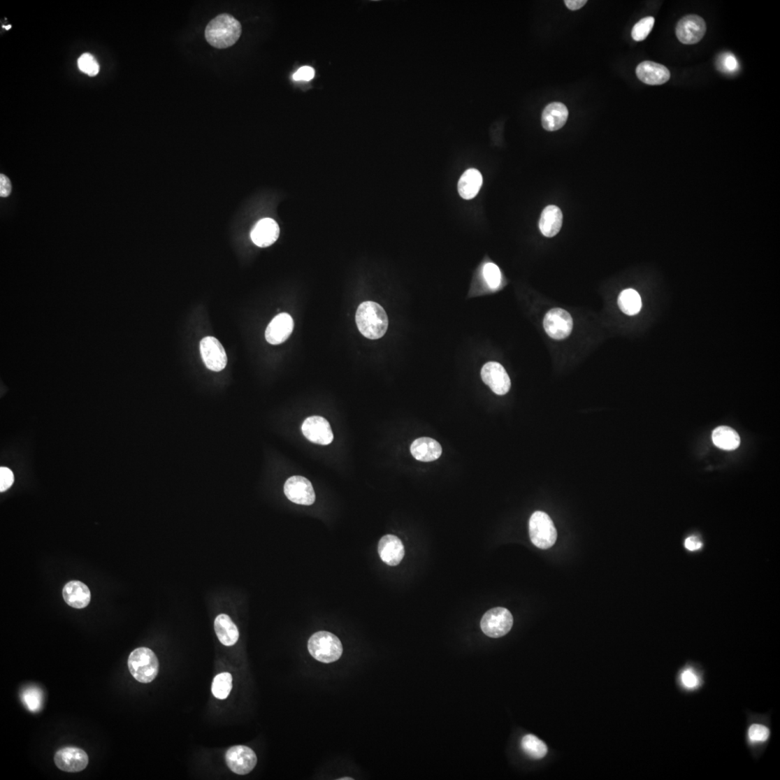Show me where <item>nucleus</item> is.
Listing matches in <instances>:
<instances>
[{
    "label": "nucleus",
    "instance_id": "obj_20",
    "mask_svg": "<svg viewBox=\"0 0 780 780\" xmlns=\"http://www.w3.org/2000/svg\"><path fill=\"white\" fill-rule=\"evenodd\" d=\"M569 117L568 107L561 102L549 104L542 114V125L547 131H556L566 124Z\"/></svg>",
    "mask_w": 780,
    "mask_h": 780
},
{
    "label": "nucleus",
    "instance_id": "obj_2",
    "mask_svg": "<svg viewBox=\"0 0 780 780\" xmlns=\"http://www.w3.org/2000/svg\"><path fill=\"white\" fill-rule=\"evenodd\" d=\"M356 321L360 333L366 338L377 340L382 338L388 328V317L379 303L365 301L359 307Z\"/></svg>",
    "mask_w": 780,
    "mask_h": 780
},
{
    "label": "nucleus",
    "instance_id": "obj_40",
    "mask_svg": "<svg viewBox=\"0 0 780 780\" xmlns=\"http://www.w3.org/2000/svg\"><path fill=\"white\" fill-rule=\"evenodd\" d=\"M565 3L570 10H577L584 6L588 1L587 0H566Z\"/></svg>",
    "mask_w": 780,
    "mask_h": 780
},
{
    "label": "nucleus",
    "instance_id": "obj_24",
    "mask_svg": "<svg viewBox=\"0 0 780 780\" xmlns=\"http://www.w3.org/2000/svg\"><path fill=\"white\" fill-rule=\"evenodd\" d=\"M483 184V177L479 170L470 168L462 175L458 183V192L465 200L474 198L479 192Z\"/></svg>",
    "mask_w": 780,
    "mask_h": 780
},
{
    "label": "nucleus",
    "instance_id": "obj_12",
    "mask_svg": "<svg viewBox=\"0 0 780 780\" xmlns=\"http://www.w3.org/2000/svg\"><path fill=\"white\" fill-rule=\"evenodd\" d=\"M482 378L498 396H505L510 391V378L505 368L500 363L493 361L486 363L482 368Z\"/></svg>",
    "mask_w": 780,
    "mask_h": 780
},
{
    "label": "nucleus",
    "instance_id": "obj_32",
    "mask_svg": "<svg viewBox=\"0 0 780 780\" xmlns=\"http://www.w3.org/2000/svg\"><path fill=\"white\" fill-rule=\"evenodd\" d=\"M484 276L488 285L491 289H496L500 284L501 272L500 268L493 263H487L484 268Z\"/></svg>",
    "mask_w": 780,
    "mask_h": 780
},
{
    "label": "nucleus",
    "instance_id": "obj_30",
    "mask_svg": "<svg viewBox=\"0 0 780 780\" xmlns=\"http://www.w3.org/2000/svg\"><path fill=\"white\" fill-rule=\"evenodd\" d=\"M655 18L653 17L649 16L640 20L633 27L632 31L633 39L636 41H642L646 39L653 30Z\"/></svg>",
    "mask_w": 780,
    "mask_h": 780
},
{
    "label": "nucleus",
    "instance_id": "obj_26",
    "mask_svg": "<svg viewBox=\"0 0 780 780\" xmlns=\"http://www.w3.org/2000/svg\"><path fill=\"white\" fill-rule=\"evenodd\" d=\"M620 310L626 315L633 316L640 312L642 308V299L634 289L623 291L618 299Z\"/></svg>",
    "mask_w": 780,
    "mask_h": 780
},
{
    "label": "nucleus",
    "instance_id": "obj_34",
    "mask_svg": "<svg viewBox=\"0 0 780 780\" xmlns=\"http://www.w3.org/2000/svg\"><path fill=\"white\" fill-rule=\"evenodd\" d=\"M769 736L770 730L767 727L762 725H753L749 730V739L753 742H766L768 739Z\"/></svg>",
    "mask_w": 780,
    "mask_h": 780
},
{
    "label": "nucleus",
    "instance_id": "obj_15",
    "mask_svg": "<svg viewBox=\"0 0 780 780\" xmlns=\"http://www.w3.org/2000/svg\"><path fill=\"white\" fill-rule=\"evenodd\" d=\"M294 328V319L290 315L279 314L268 324L266 338L272 345L283 343L290 337Z\"/></svg>",
    "mask_w": 780,
    "mask_h": 780
},
{
    "label": "nucleus",
    "instance_id": "obj_35",
    "mask_svg": "<svg viewBox=\"0 0 780 780\" xmlns=\"http://www.w3.org/2000/svg\"><path fill=\"white\" fill-rule=\"evenodd\" d=\"M14 483V475L8 468H0V491L3 492L11 487Z\"/></svg>",
    "mask_w": 780,
    "mask_h": 780
},
{
    "label": "nucleus",
    "instance_id": "obj_29",
    "mask_svg": "<svg viewBox=\"0 0 780 780\" xmlns=\"http://www.w3.org/2000/svg\"><path fill=\"white\" fill-rule=\"evenodd\" d=\"M233 678L229 673L217 675L212 681V693L219 700H226L230 695L233 687Z\"/></svg>",
    "mask_w": 780,
    "mask_h": 780
},
{
    "label": "nucleus",
    "instance_id": "obj_28",
    "mask_svg": "<svg viewBox=\"0 0 780 780\" xmlns=\"http://www.w3.org/2000/svg\"><path fill=\"white\" fill-rule=\"evenodd\" d=\"M21 700L30 712H37L43 706V691L37 686H29L22 691Z\"/></svg>",
    "mask_w": 780,
    "mask_h": 780
},
{
    "label": "nucleus",
    "instance_id": "obj_39",
    "mask_svg": "<svg viewBox=\"0 0 780 780\" xmlns=\"http://www.w3.org/2000/svg\"><path fill=\"white\" fill-rule=\"evenodd\" d=\"M12 185L10 179L5 175H0V196L7 198L11 193Z\"/></svg>",
    "mask_w": 780,
    "mask_h": 780
},
{
    "label": "nucleus",
    "instance_id": "obj_37",
    "mask_svg": "<svg viewBox=\"0 0 780 780\" xmlns=\"http://www.w3.org/2000/svg\"><path fill=\"white\" fill-rule=\"evenodd\" d=\"M315 71L312 68L305 66L301 68L293 76L295 80L310 81L315 77Z\"/></svg>",
    "mask_w": 780,
    "mask_h": 780
},
{
    "label": "nucleus",
    "instance_id": "obj_33",
    "mask_svg": "<svg viewBox=\"0 0 780 780\" xmlns=\"http://www.w3.org/2000/svg\"><path fill=\"white\" fill-rule=\"evenodd\" d=\"M718 66L719 70L723 72L733 73H736L739 68L738 60L731 53H725L719 57L718 61Z\"/></svg>",
    "mask_w": 780,
    "mask_h": 780
},
{
    "label": "nucleus",
    "instance_id": "obj_27",
    "mask_svg": "<svg viewBox=\"0 0 780 780\" xmlns=\"http://www.w3.org/2000/svg\"><path fill=\"white\" fill-rule=\"evenodd\" d=\"M521 746L524 752L535 760L544 758L548 752L546 744L532 734L524 737L521 742Z\"/></svg>",
    "mask_w": 780,
    "mask_h": 780
},
{
    "label": "nucleus",
    "instance_id": "obj_31",
    "mask_svg": "<svg viewBox=\"0 0 780 780\" xmlns=\"http://www.w3.org/2000/svg\"><path fill=\"white\" fill-rule=\"evenodd\" d=\"M78 68L82 73L94 77L99 73L100 67L95 57L88 53L83 54L78 59Z\"/></svg>",
    "mask_w": 780,
    "mask_h": 780
},
{
    "label": "nucleus",
    "instance_id": "obj_8",
    "mask_svg": "<svg viewBox=\"0 0 780 780\" xmlns=\"http://www.w3.org/2000/svg\"><path fill=\"white\" fill-rule=\"evenodd\" d=\"M226 762L233 772L245 775L254 769L257 757L252 749L245 746H235L226 751Z\"/></svg>",
    "mask_w": 780,
    "mask_h": 780
},
{
    "label": "nucleus",
    "instance_id": "obj_7",
    "mask_svg": "<svg viewBox=\"0 0 780 780\" xmlns=\"http://www.w3.org/2000/svg\"><path fill=\"white\" fill-rule=\"evenodd\" d=\"M544 327L547 333L553 339L563 340L568 338L573 328L570 314L565 310L555 308L546 315Z\"/></svg>",
    "mask_w": 780,
    "mask_h": 780
},
{
    "label": "nucleus",
    "instance_id": "obj_4",
    "mask_svg": "<svg viewBox=\"0 0 780 780\" xmlns=\"http://www.w3.org/2000/svg\"><path fill=\"white\" fill-rule=\"evenodd\" d=\"M308 649L315 659L324 663L335 662L342 654V645L340 640L328 632L322 631L314 634L308 642Z\"/></svg>",
    "mask_w": 780,
    "mask_h": 780
},
{
    "label": "nucleus",
    "instance_id": "obj_5",
    "mask_svg": "<svg viewBox=\"0 0 780 780\" xmlns=\"http://www.w3.org/2000/svg\"><path fill=\"white\" fill-rule=\"evenodd\" d=\"M529 533L533 545L540 549L552 547L557 540V530L551 518L545 512H534L529 522Z\"/></svg>",
    "mask_w": 780,
    "mask_h": 780
},
{
    "label": "nucleus",
    "instance_id": "obj_9",
    "mask_svg": "<svg viewBox=\"0 0 780 780\" xmlns=\"http://www.w3.org/2000/svg\"><path fill=\"white\" fill-rule=\"evenodd\" d=\"M284 493L289 500L297 505L310 506L316 500L315 492L311 482L305 477H291L284 485Z\"/></svg>",
    "mask_w": 780,
    "mask_h": 780
},
{
    "label": "nucleus",
    "instance_id": "obj_1",
    "mask_svg": "<svg viewBox=\"0 0 780 780\" xmlns=\"http://www.w3.org/2000/svg\"><path fill=\"white\" fill-rule=\"evenodd\" d=\"M242 31L240 21L229 14H222L210 22L205 36L212 47L222 50L234 45L240 39Z\"/></svg>",
    "mask_w": 780,
    "mask_h": 780
},
{
    "label": "nucleus",
    "instance_id": "obj_13",
    "mask_svg": "<svg viewBox=\"0 0 780 780\" xmlns=\"http://www.w3.org/2000/svg\"><path fill=\"white\" fill-rule=\"evenodd\" d=\"M89 763L87 753L77 747H66L59 749L55 756V763L62 771L79 772L84 770Z\"/></svg>",
    "mask_w": 780,
    "mask_h": 780
},
{
    "label": "nucleus",
    "instance_id": "obj_14",
    "mask_svg": "<svg viewBox=\"0 0 780 780\" xmlns=\"http://www.w3.org/2000/svg\"><path fill=\"white\" fill-rule=\"evenodd\" d=\"M303 435L310 442L328 445L333 441V433L329 422L321 417H311L303 423Z\"/></svg>",
    "mask_w": 780,
    "mask_h": 780
},
{
    "label": "nucleus",
    "instance_id": "obj_10",
    "mask_svg": "<svg viewBox=\"0 0 780 780\" xmlns=\"http://www.w3.org/2000/svg\"><path fill=\"white\" fill-rule=\"evenodd\" d=\"M200 345L203 360L208 370L216 373L224 370L228 358L219 340L209 336L203 338Z\"/></svg>",
    "mask_w": 780,
    "mask_h": 780
},
{
    "label": "nucleus",
    "instance_id": "obj_23",
    "mask_svg": "<svg viewBox=\"0 0 780 780\" xmlns=\"http://www.w3.org/2000/svg\"><path fill=\"white\" fill-rule=\"evenodd\" d=\"M214 628L217 637L225 646L234 645L240 638L237 626L228 615L221 614L217 616Z\"/></svg>",
    "mask_w": 780,
    "mask_h": 780
},
{
    "label": "nucleus",
    "instance_id": "obj_6",
    "mask_svg": "<svg viewBox=\"0 0 780 780\" xmlns=\"http://www.w3.org/2000/svg\"><path fill=\"white\" fill-rule=\"evenodd\" d=\"M513 616L505 608H494L487 612L481 621L483 633L491 638H500L506 635L513 626Z\"/></svg>",
    "mask_w": 780,
    "mask_h": 780
},
{
    "label": "nucleus",
    "instance_id": "obj_25",
    "mask_svg": "<svg viewBox=\"0 0 780 780\" xmlns=\"http://www.w3.org/2000/svg\"><path fill=\"white\" fill-rule=\"evenodd\" d=\"M712 441L714 445L728 451L738 448L741 443L739 433L728 426H719L712 432Z\"/></svg>",
    "mask_w": 780,
    "mask_h": 780
},
{
    "label": "nucleus",
    "instance_id": "obj_22",
    "mask_svg": "<svg viewBox=\"0 0 780 780\" xmlns=\"http://www.w3.org/2000/svg\"><path fill=\"white\" fill-rule=\"evenodd\" d=\"M562 223L563 214L561 209L556 205H549L542 212L539 228L544 236L551 238L558 234Z\"/></svg>",
    "mask_w": 780,
    "mask_h": 780
},
{
    "label": "nucleus",
    "instance_id": "obj_42",
    "mask_svg": "<svg viewBox=\"0 0 780 780\" xmlns=\"http://www.w3.org/2000/svg\"><path fill=\"white\" fill-rule=\"evenodd\" d=\"M5 28H6V29H10L11 28V27L10 26L9 27H5Z\"/></svg>",
    "mask_w": 780,
    "mask_h": 780
},
{
    "label": "nucleus",
    "instance_id": "obj_36",
    "mask_svg": "<svg viewBox=\"0 0 780 780\" xmlns=\"http://www.w3.org/2000/svg\"><path fill=\"white\" fill-rule=\"evenodd\" d=\"M681 681L684 685L688 688L696 687L699 683L698 677L691 670H686L684 672Z\"/></svg>",
    "mask_w": 780,
    "mask_h": 780
},
{
    "label": "nucleus",
    "instance_id": "obj_18",
    "mask_svg": "<svg viewBox=\"0 0 780 780\" xmlns=\"http://www.w3.org/2000/svg\"><path fill=\"white\" fill-rule=\"evenodd\" d=\"M636 74L642 82L650 85H663L670 78V73L664 65L651 61L640 63L637 68Z\"/></svg>",
    "mask_w": 780,
    "mask_h": 780
},
{
    "label": "nucleus",
    "instance_id": "obj_41",
    "mask_svg": "<svg viewBox=\"0 0 780 780\" xmlns=\"http://www.w3.org/2000/svg\"><path fill=\"white\" fill-rule=\"evenodd\" d=\"M341 779V780H343V779H351V780H352V779H352V778H341V779Z\"/></svg>",
    "mask_w": 780,
    "mask_h": 780
},
{
    "label": "nucleus",
    "instance_id": "obj_3",
    "mask_svg": "<svg viewBox=\"0 0 780 780\" xmlns=\"http://www.w3.org/2000/svg\"><path fill=\"white\" fill-rule=\"evenodd\" d=\"M128 667L136 680L142 684H149L158 676L159 662L150 649L140 647L129 655Z\"/></svg>",
    "mask_w": 780,
    "mask_h": 780
},
{
    "label": "nucleus",
    "instance_id": "obj_38",
    "mask_svg": "<svg viewBox=\"0 0 780 780\" xmlns=\"http://www.w3.org/2000/svg\"><path fill=\"white\" fill-rule=\"evenodd\" d=\"M684 547L689 551H696L702 548L703 544L697 536H690L686 539Z\"/></svg>",
    "mask_w": 780,
    "mask_h": 780
},
{
    "label": "nucleus",
    "instance_id": "obj_17",
    "mask_svg": "<svg viewBox=\"0 0 780 780\" xmlns=\"http://www.w3.org/2000/svg\"><path fill=\"white\" fill-rule=\"evenodd\" d=\"M280 235V228L277 222L271 219H263L258 222L251 232L253 243L259 247H268L273 245Z\"/></svg>",
    "mask_w": 780,
    "mask_h": 780
},
{
    "label": "nucleus",
    "instance_id": "obj_19",
    "mask_svg": "<svg viewBox=\"0 0 780 780\" xmlns=\"http://www.w3.org/2000/svg\"><path fill=\"white\" fill-rule=\"evenodd\" d=\"M63 598L74 609H82L90 603L92 594L86 584L80 581H71L65 584Z\"/></svg>",
    "mask_w": 780,
    "mask_h": 780
},
{
    "label": "nucleus",
    "instance_id": "obj_16",
    "mask_svg": "<svg viewBox=\"0 0 780 780\" xmlns=\"http://www.w3.org/2000/svg\"><path fill=\"white\" fill-rule=\"evenodd\" d=\"M381 559L389 566H397L403 560L405 549L402 541L396 536L387 535L382 537L378 545Z\"/></svg>",
    "mask_w": 780,
    "mask_h": 780
},
{
    "label": "nucleus",
    "instance_id": "obj_21",
    "mask_svg": "<svg viewBox=\"0 0 780 780\" xmlns=\"http://www.w3.org/2000/svg\"><path fill=\"white\" fill-rule=\"evenodd\" d=\"M410 452L417 461L432 462L441 457L442 448L435 440L423 438L417 439L412 443Z\"/></svg>",
    "mask_w": 780,
    "mask_h": 780
},
{
    "label": "nucleus",
    "instance_id": "obj_11",
    "mask_svg": "<svg viewBox=\"0 0 780 780\" xmlns=\"http://www.w3.org/2000/svg\"><path fill=\"white\" fill-rule=\"evenodd\" d=\"M707 31V25L702 17L698 15H688L681 19L676 32L678 39L684 45H695L700 42Z\"/></svg>",
    "mask_w": 780,
    "mask_h": 780
}]
</instances>
